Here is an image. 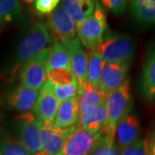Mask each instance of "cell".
Returning <instances> with one entry per match:
<instances>
[{"label":"cell","mask_w":155,"mask_h":155,"mask_svg":"<svg viewBox=\"0 0 155 155\" xmlns=\"http://www.w3.org/2000/svg\"><path fill=\"white\" fill-rule=\"evenodd\" d=\"M40 91H35L19 84L11 90L7 96L9 107L22 113L33 110L39 97Z\"/></svg>","instance_id":"cell-14"},{"label":"cell","mask_w":155,"mask_h":155,"mask_svg":"<svg viewBox=\"0 0 155 155\" xmlns=\"http://www.w3.org/2000/svg\"><path fill=\"white\" fill-rule=\"evenodd\" d=\"M60 4L59 0H36L34 2V6L39 14L48 15L54 11Z\"/></svg>","instance_id":"cell-30"},{"label":"cell","mask_w":155,"mask_h":155,"mask_svg":"<svg viewBox=\"0 0 155 155\" xmlns=\"http://www.w3.org/2000/svg\"><path fill=\"white\" fill-rule=\"evenodd\" d=\"M80 111L78 97L61 102L54 124L61 128H69L77 126L79 121Z\"/></svg>","instance_id":"cell-16"},{"label":"cell","mask_w":155,"mask_h":155,"mask_svg":"<svg viewBox=\"0 0 155 155\" xmlns=\"http://www.w3.org/2000/svg\"><path fill=\"white\" fill-rule=\"evenodd\" d=\"M61 102L53 92V85L47 81L39 92L37 102L33 109V114L41 122H54Z\"/></svg>","instance_id":"cell-10"},{"label":"cell","mask_w":155,"mask_h":155,"mask_svg":"<svg viewBox=\"0 0 155 155\" xmlns=\"http://www.w3.org/2000/svg\"><path fill=\"white\" fill-rule=\"evenodd\" d=\"M101 5L115 15H122L127 10L128 2L126 0H103Z\"/></svg>","instance_id":"cell-29"},{"label":"cell","mask_w":155,"mask_h":155,"mask_svg":"<svg viewBox=\"0 0 155 155\" xmlns=\"http://www.w3.org/2000/svg\"><path fill=\"white\" fill-rule=\"evenodd\" d=\"M130 62L106 63L100 78L99 87L106 95L118 89L127 79Z\"/></svg>","instance_id":"cell-12"},{"label":"cell","mask_w":155,"mask_h":155,"mask_svg":"<svg viewBox=\"0 0 155 155\" xmlns=\"http://www.w3.org/2000/svg\"><path fill=\"white\" fill-rule=\"evenodd\" d=\"M50 48H47L28 61L19 70L20 84L35 91H40L47 82L48 62Z\"/></svg>","instance_id":"cell-5"},{"label":"cell","mask_w":155,"mask_h":155,"mask_svg":"<svg viewBox=\"0 0 155 155\" xmlns=\"http://www.w3.org/2000/svg\"><path fill=\"white\" fill-rule=\"evenodd\" d=\"M148 140V150L149 155H155V129L152 133Z\"/></svg>","instance_id":"cell-31"},{"label":"cell","mask_w":155,"mask_h":155,"mask_svg":"<svg viewBox=\"0 0 155 155\" xmlns=\"http://www.w3.org/2000/svg\"><path fill=\"white\" fill-rule=\"evenodd\" d=\"M133 17L143 25H155V0H134L130 2Z\"/></svg>","instance_id":"cell-20"},{"label":"cell","mask_w":155,"mask_h":155,"mask_svg":"<svg viewBox=\"0 0 155 155\" xmlns=\"http://www.w3.org/2000/svg\"><path fill=\"white\" fill-rule=\"evenodd\" d=\"M77 128L56 127L54 122H41V143L42 151L48 155H62L64 145L68 136Z\"/></svg>","instance_id":"cell-8"},{"label":"cell","mask_w":155,"mask_h":155,"mask_svg":"<svg viewBox=\"0 0 155 155\" xmlns=\"http://www.w3.org/2000/svg\"><path fill=\"white\" fill-rule=\"evenodd\" d=\"M22 5L16 0H0V29L22 17Z\"/></svg>","instance_id":"cell-23"},{"label":"cell","mask_w":155,"mask_h":155,"mask_svg":"<svg viewBox=\"0 0 155 155\" xmlns=\"http://www.w3.org/2000/svg\"><path fill=\"white\" fill-rule=\"evenodd\" d=\"M53 92L56 98L60 102L77 97L78 95V84L73 83L70 84H65V85L53 86Z\"/></svg>","instance_id":"cell-28"},{"label":"cell","mask_w":155,"mask_h":155,"mask_svg":"<svg viewBox=\"0 0 155 155\" xmlns=\"http://www.w3.org/2000/svg\"><path fill=\"white\" fill-rule=\"evenodd\" d=\"M62 44L70 52L71 69L77 81L78 94H80L84 85L87 83L89 54L83 49L82 45L78 37Z\"/></svg>","instance_id":"cell-9"},{"label":"cell","mask_w":155,"mask_h":155,"mask_svg":"<svg viewBox=\"0 0 155 155\" xmlns=\"http://www.w3.org/2000/svg\"><path fill=\"white\" fill-rule=\"evenodd\" d=\"M97 134V144L90 155H120V148L116 143L115 135L101 129Z\"/></svg>","instance_id":"cell-22"},{"label":"cell","mask_w":155,"mask_h":155,"mask_svg":"<svg viewBox=\"0 0 155 155\" xmlns=\"http://www.w3.org/2000/svg\"><path fill=\"white\" fill-rule=\"evenodd\" d=\"M140 124L136 113L130 107L118 122L115 132V140L120 149L140 138Z\"/></svg>","instance_id":"cell-11"},{"label":"cell","mask_w":155,"mask_h":155,"mask_svg":"<svg viewBox=\"0 0 155 155\" xmlns=\"http://www.w3.org/2000/svg\"><path fill=\"white\" fill-rule=\"evenodd\" d=\"M140 92L145 99L155 101V46L147 53L140 79Z\"/></svg>","instance_id":"cell-15"},{"label":"cell","mask_w":155,"mask_h":155,"mask_svg":"<svg viewBox=\"0 0 155 155\" xmlns=\"http://www.w3.org/2000/svg\"><path fill=\"white\" fill-rule=\"evenodd\" d=\"M97 134L77 127L66 140L62 155H90L97 144Z\"/></svg>","instance_id":"cell-13"},{"label":"cell","mask_w":155,"mask_h":155,"mask_svg":"<svg viewBox=\"0 0 155 155\" xmlns=\"http://www.w3.org/2000/svg\"><path fill=\"white\" fill-rule=\"evenodd\" d=\"M96 3L92 0H64L61 5L78 26L91 16Z\"/></svg>","instance_id":"cell-18"},{"label":"cell","mask_w":155,"mask_h":155,"mask_svg":"<svg viewBox=\"0 0 155 155\" xmlns=\"http://www.w3.org/2000/svg\"><path fill=\"white\" fill-rule=\"evenodd\" d=\"M106 65L104 59L95 51L89 52L87 83L95 87H99V81L103 70Z\"/></svg>","instance_id":"cell-24"},{"label":"cell","mask_w":155,"mask_h":155,"mask_svg":"<svg viewBox=\"0 0 155 155\" xmlns=\"http://www.w3.org/2000/svg\"><path fill=\"white\" fill-rule=\"evenodd\" d=\"M0 155H31L19 140L11 137L0 139Z\"/></svg>","instance_id":"cell-25"},{"label":"cell","mask_w":155,"mask_h":155,"mask_svg":"<svg viewBox=\"0 0 155 155\" xmlns=\"http://www.w3.org/2000/svg\"><path fill=\"white\" fill-rule=\"evenodd\" d=\"M51 36L47 25L42 22L34 23L17 47L11 73L20 70L28 61L48 48Z\"/></svg>","instance_id":"cell-2"},{"label":"cell","mask_w":155,"mask_h":155,"mask_svg":"<svg viewBox=\"0 0 155 155\" xmlns=\"http://www.w3.org/2000/svg\"><path fill=\"white\" fill-rule=\"evenodd\" d=\"M106 27L105 11L102 5L97 2L91 16H90L84 22L76 26L78 38L89 52L94 51L104 35Z\"/></svg>","instance_id":"cell-3"},{"label":"cell","mask_w":155,"mask_h":155,"mask_svg":"<svg viewBox=\"0 0 155 155\" xmlns=\"http://www.w3.org/2000/svg\"><path fill=\"white\" fill-rule=\"evenodd\" d=\"M131 87L130 80H127L118 89L107 95L105 101L108 119L105 126L102 129L106 132L115 134L118 122L131 107Z\"/></svg>","instance_id":"cell-4"},{"label":"cell","mask_w":155,"mask_h":155,"mask_svg":"<svg viewBox=\"0 0 155 155\" xmlns=\"http://www.w3.org/2000/svg\"><path fill=\"white\" fill-rule=\"evenodd\" d=\"M47 28L54 41L65 43L78 37L75 23L61 4L50 14Z\"/></svg>","instance_id":"cell-7"},{"label":"cell","mask_w":155,"mask_h":155,"mask_svg":"<svg viewBox=\"0 0 155 155\" xmlns=\"http://www.w3.org/2000/svg\"><path fill=\"white\" fill-rule=\"evenodd\" d=\"M107 95L100 87H95L86 83L83 91L78 96L80 114L105 104Z\"/></svg>","instance_id":"cell-19"},{"label":"cell","mask_w":155,"mask_h":155,"mask_svg":"<svg viewBox=\"0 0 155 155\" xmlns=\"http://www.w3.org/2000/svg\"><path fill=\"white\" fill-rule=\"evenodd\" d=\"M47 81H48L53 86L77 83L72 70H69V69L51 70L49 72H48Z\"/></svg>","instance_id":"cell-26"},{"label":"cell","mask_w":155,"mask_h":155,"mask_svg":"<svg viewBox=\"0 0 155 155\" xmlns=\"http://www.w3.org/2000/svg\"><path fill=\"white\" fill-rule=\"evenodd\" d=\"M120 155H149L147 139L140 137L133 143L120 149Z\"/></svg>","instance_id":"cell-27"},{"label":"cell","mask_w":155,"mask_h":155,"mask_svg":"<svg viewBox=\"0 0 155 155\" xmlns=\"http://www.w3.org/2000/svg\"><path fill=\"white\" fill-rule=\"evenodd\" d=\"M94 51L106 63L130 62L135 54L136 45L128 35L110 32L104 35Z\"/></svg>","instance_id":"cell-1"},{"label":"cell","mask_w":155,"mask_h":155,"mask_svg":"<svg viewBox=\"0 0 155 155\" xmlns=\"http://www.w3.org/2000/svg\"><path fill=\"white\" fill-rule=\"evenodd\" d=\"M107 119V110L105 104H104L80 114L78 126L89 133L96 134L105 126Z\"/></svg>","instance_id":"cell-17"},{"label":"cell","mask_w":155,"mask_h":155,"mask_svg":"<svg viewBox=\"0 0 155 155\" xmlns=\"http://www.w3.org/2000/svg\"><path fill=\"white\" fill-rule=\"evenodd\" d=\"M48 72L55 69H71V54L69 50L60 41H54L50 46Z\"/></svg>","instance_id":"cell-21"},{"label":"cell","mask_w":155,"mask_h":155,"mask_svg":"<svg viewBox=\"0 0 155 155\" xmlns=\"http://www.w3.org/2000/svg\"><path fill=\"white\" fill-rule=\"evenodd\" d=\"M19 140L34 155L42 151L41 143V122L33 112L22 113L16 118Z\"/></svg>","instance_id":"cell-6"},{"label":"cell","mask_w":155,"mask_h":155,"mask_svg":"<svg viewBox=\"0 0 155 155\" xmlns=\"http://www.w3.org/2000/svg\"><path fill=\"white\" fill-rule=\"evenodd\" d=\"M34 155H48L46 152H44V151H41V152H39V153H35V154Z\"/></svg>","instance_id":"cell-32"}]
</instances>
